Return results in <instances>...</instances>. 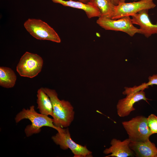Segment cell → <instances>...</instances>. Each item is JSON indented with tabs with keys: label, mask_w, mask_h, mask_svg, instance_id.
Returning <instances> with one entry per match:
<instances>
[{
	"label": "cell",
	"mask_w": 157,
	"mask_h": 157,
	"mask_svg": "<svg viewBox=\"0 0 157 157\" xmlns=\"http://www.w3.org/2000/svg\"><path fill=\"white\" fill-rule=\"evenodd\" d=\"M72 0L74 1H78L85 3H88L90 1V0Z\"/></svg>",
	"instance_id": "d6986e66"
},
{
	"label": "cell",
	"mask_w": 157,
	"mask_h": 157,
	"mask_svg": "<svg viewBox=\"0 0 157 157\" xmlns=\"http://www.w3.org/2000/svg\"><path fill=\"white\" fill-rule=\"evenodd\" d=\"M53 2L61 4L64 6H68L79 9L84 10L88 17L91 18L101 16V13L96 7L88 3H85L82 2L72 0H51Z\"/></svg>",
	"instance_id": "4fadbf2b"
},
{
	"label": "cell",
	"mask_w": 157,
	"mask_h": 157,
	"mask_svg": "<svg viewBox=\"0 0 157 157\" xmlns=\"http://www.w3.org/2000/svg\"><path fill=\"white\" fill-rule=\"evenodd\" d=\"M122 124L131 141H147L153 134L149 126L147 118L144 116H136L129 121L123 122Z\"/></svg>",
	"instance_id": "3957f363"
},
{
	"label": "cell",
	"mask_w": 157,
	"mask_h": 157,
	"mask_svg": "<svg viewBox=\"0 0 157 157\" xmlns=\"http://www.w3.org/2000/svg\"><path fill=\"white\" fill-rule=\"evenodd\" d=\"M49 97L52 104L54 125L57 127H68L74 119L75 112L71 103L64 100H60L55 90L42 88Z\"/></svg>",
	"instance_id": "6da1fadb"
},
{
	"label": "cell",
	"mask_w": 157,
	"mask_h": 157,
	"mask_svg": "<svg viewBox=\"0 0 157 157\" xmlns=\"http://www.w3.org/2000/svg\"><path fill=\"white\" fill-rule=\"evenodd\" d=\"M130 149L137 157H157V148L149 140L142 142L131 141Z\"/></svg>",
	"instance_id": "7c38bea8"
},
{
	"label": "cell",
	"mask_w": 157,
	"mask_h": 157,
	"mask_svg": "<svg viewBox=\"0 0 157 157\" xmlns=\"http://www.w3.org/2000/svg\"><path fill=\"white\" fill-rule=\"evenodd\" d=\"M156 6L153 0H140L129 3L119 2L115 6L111 19H117L126 16H131L142 10L153 9Z\"/></svg>",
	"instance_id": "ba28073f"
},
{
	"label": "cell",
	"mask_w": 157,
	"mask_h": 157,
	"mask_svg": "<svg viewBox=\"0 0 157 157\" xmlns=\"http://www.w3.org/2000/svg\"><path fill=\"white\" fill-rule=\"evenodd\" d=\"M27 119L29 120L31 124L27 126L24 129L26 137H29L33 134L38 133L41 131V128L44 126L51 127L57 131H60L62 128L56 126L53 124V119L48 116L37 113L32 105L29 108H23L16 115L15 122L18 123L22 120Z\"/></svg>",
	"instance_id": "7a4b0ae2"
},
{
	"label": "cell",
	"mask_w": 157,
	"mask_h": 157,
	"mask_svg": "<svg viewBox=\"0 0 157 157\" xmlns=\"http://www.w3.org/2000/svg\"><path fill=\"white\" fill-rule=\"evenodd\" d=\"M148 80L149 81L147 83H143L144 86L146 88H148L150 85H157V74L149 76Z\"/></svg>",
	"instance_id": "ac0fdd59"
},
{
	"label": "cell",
	"mask_w": 157,
	"mask_h": 157,
	"mask_svg": "<svg viewBox=\"0 0 157 157\" xmlns=\"http://www.w3.org/2000/svg\"><path fill=\"white\" fill-rule=\"evenodd\" d=\"M143 100L147 102V99L143 90L131 93L126 97L119 100L117 105L118 115L121 117L129 115L131 112L135 110L133 105L136 102Z\"/></svg>",
	"instance_id": "9c48e42d"
},
{
	"label": "cell",
	"mask_w": 157,
	"mask_h": 157,
	"mask_svg": "<svg viewBox=\"0 0 157 157\" xmlns=\"http://www.w3.org/2000/svg\"><path fill=\"white\" fill-rule=\"evenodd\" d=\"M51 138L53 142L60 146V148L65 150L69 149L74 154V157L92 156V152L85 146H82L74 142L72 139L69 128H62Z\"/></svg>",
	"instance_id": "5b68a950"
},
{
	"label": "cell",
	"mask_w": 157,
	"mask_h": 157,
	"mask_svg": "<svg viewBox=\"0 0 157 157\" xmlns=\"http://www.w3.org/2000/svg\"><path fill=\"white\" fill-rule=\"evenodd\" d=\"M17 76L10 68L5 67H0V85L6 88H11L15 85Z\"/></svg>",
	"instance_id": "2e32d148"
},
{
	"label": "cell",
	"mask_w": 157,
	"mask_h": 157,
	"mask_svg": "<svg viewBox=\"0 0 157 157\" xmlns=\"http://www.w3.org/2000/svg\"><path fill=\"white\" fill-rule=\"evenodd\" d=\"M126 0H119V2H125V1ZM135 1H136L137 0H133Z\"/></svg>",
	"instance_id": "44dd1931"
},
{
	"label": "cell",
	"mask_w": 157,
	"mask_h": 157,
	"mask_svg": "<svg viewBox=\"0 0 157 157\" xmlns=\"http://www.w3.org/2000/svg\"><path fill=\"white\" fill-rule=\"evenodd\" d=\"M26 30L35 38L60 43L61 39L53 28L45 22L40 19L29 18L24 22Z\"/></svg>",
	"instance_id": "277c9868"
},
{
	"label": "cell",
	"mask_w": 157,
	"mask_h": 157,
	"mask_svg": "<svg viewBox=\"0 0 157 157\" xmlns=\"http://www.w3.org/2000/svg\"><path fill=\"white\" fill-rule=\"evenodd\" d=\"M130 141L129 138L122 141L115 138L112 139L110 142L111 146L103 151L105 154H110L105 157H127L133 156L134 151L129 146Z\"/></svg>",
	"instance_id": "8fae6325"
},
{
	"label": "cell",
	"mask_w": 157,
	"mask_h": 157,
	"mask_svg": "<svg viewBox=\"0 0 157 157\" xmlns=\"http://www.w3.org/2000/svg\"><path fill=\"white\" fill-rule=\"evenodd\" d=\"M147 118L148 125L151 132L153 134L157 133V116L151 114Z\"/></svg>",
	"instance_id": "e0dca14e"
},
{
	"label": "cell",
	"mask_w": 157,
	"mask_h": 157,
	"mask_svg": "<svg viewBox=\"0 0 157 157\" xmlns=\"http://www.w3.org/2000/svg\"><path fill=\"white\" fill-rule=\"evenodd\" d=\"M88 3L99 10L101 13V17L111 19L115 6L111 0H90Z\"/></svg>",
	"instance_id": "9a60e30c"
},
{
	"label": "cell",
	"mask_w": 157,
	"mask_h": 157,
	"mask_svg": "<svg viewBox=\"0 0 157 157\" xmlns=\"http://www.w3.org/2000/svg\"><path fill=\"white\" fill-rule=\"evenodd\" d=\"M96 23L105 30L123 32L131 37L136 33L140 34V29L134 26L131 18L129 16L117 19L100 17L97 20Z\"/></svg>",
	"instance_id": "52a82bcc"
},
{
	"label": "cell",
	"mask_w": 157,
	"mask_h": 157,
	"mask_svg": "<svg viewBox=\"0 0 157 157\" xmlns=\"http://www.w3.org/2000/svg\"><path fill=\"white\" fill-rule=\"evenodd\" d=\"M111 1L115 6H117L119 2V0H111Z\"/></svg>",
	"instance_id": "ffe728a7"
},
{
	"label": "cell",
	"mask_w": 157,
	"mask_h": 157,
	"mask_svg": "<svg viewBox=\"0 0 157 157\" xmlns=\"http://www.w3.org/2000/svg\"><path fill=\"white\" fill-rule=\"evenodd\" d=\"M37 108L40 113L47 115H53V107L51 100L42 88L39 89L37 93Z\"/></svg>",
	"instance_id": "5bb4252c"
},
{
	"label": "cell",
	"mask_w": 157,
	"mask_h": 157,
	"mask_svg": "<svg viewBox=\"0 0 157 157\" xmlns=\"http://www.w3.org/2000/svg\"><path fill=\"white\" fill-rule=\"evenodd\" d=\"M148 10H142L131 16L133 23L140 26V34L147 38L153 34H157V23L154 24L151 21Z\"/></svg>",
	"instance_id": "30bf717a"
},
{
	"label": "cell",
	"mask_w": 157,
	"mask_h": 157,
	"mask_svg": "<svg viewBox=\"0 0 157 157\" xmlns=\"http://www.w3.org/2000/svg\"><path fill=\"white\" fill-rule=\"evenodd\" d=\"M43 64V60L39 55L26 52L20 58L16 70L21 76L32 78L41 72Z\"/></svg>",
	"instance_id": "8992f818"
}]
</instances>
